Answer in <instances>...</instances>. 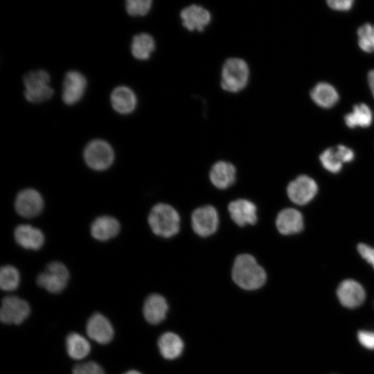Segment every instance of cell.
I'll return each mask as SVG.
<instances>
[{
	"label": "cell",
	"instance_id": "obj_1",
	"mask_svg": "<svg viewBox=\"0 0 374 374\" xmlns=\"http://www.w3.org/2000/svg\"><path fill=\"white\" fill-rule=\"evenodd\" d=\"M231 274L235 283L247 290L261 287L267 278L265 269L252 255L248 253H242L235 258Z\"/></svg>",
	"mask_w": 374,
	"mask_h": 374
},
{
	"label": "cell",
	"instance_id": "obj_2",
	"mask_svg": "<svg viewBox=\"0 0 374 374\" xmlns=\"http://www.w3.org/2000/svg\"><path fill=\"white\" fill-rule=\"evenodd\" d=\"M148 224L152 232L163 238H170L179 230L180 217L170 205L159 203L154 205L148 215Z\"/></svg>",
	"mask_w": 374,
	"mask_h": 374
},
{
	"label": "cell",
	"instance_id": "obj_3",
	"mask_svg": "<svg viewBox=\"0 0 374 374\" xmlns=\"http://www.w3.org/2000/svg\"><path fill=\"white\" fill-rule=\"evenodd\" d=\"M249 76V66L244 60L229 58L222 66L221 87L228 92H238L247 84Z\"/></svg>",
	"mask_w": 374,
	"mask_h": 374
},
{
	"label": "cell",
	"instance_id": "obj_4",
	"mask_svg": "<svg viewBox=\"0 0 374 374\" xmlns=\"http://www.w3.org/2000/svg\"><path fill=\"white\" fill-rule=\"evenodd\" d=\"M25 87L24 96L32 103H39L51 98L54 90L50 86L51 78L44 70L26 73L23 78Z\"/></svg>",
	"mask_w": 374,
	"mask_h": 374
},
{
	"label": "cell",
	"instance_id": "obj_5",
	"mask_svg": "<svg viewBox=\"0 0 374 374\" xmlns=\"http://www.w3.org/2000/svg\"><path fill=\"white\" fill-rule=\"evenodd\" d=\"M84 159L87 166L95 170H104L114 161L112 146L105 141L95 139L89 142L84 150Z\"/></svg>",
	"mask_w": 374,
	"mask_h": 374
},
{
	"label": "cell",
	"instance_id": "obj_6",
	"mask_svg": "<svg viewBox=\"0 0 374 374\" xmlns=\"http://www.w3.org/2000/svg\"><path fill=\"white\" fill-rule=\"evenodd\" d=\"M69 278L66 267L60 262H52L38 275L37 283L48 292L57 294L66 287Z\"/></svg>",
	"mask_w": 374,
	"mask_h": 374
},
{
	"label": "cell",
	"instance_id": "obj_7",
	"mask_svg": "<svg viewBox=\"0 0 374 374\" xmlns=\"http://www.w3.org/2000/svg\"><path fill=\"white\" fill-rule=\"evenodd\" d=\"M218 214L211 205L196 208L191 215V224L194 232L201 237L213 234L218 226Z\"/></svg>",
	"mask_w": 374,
	"mask_h": 374
},
{
	"label": "cell",
	"instance_id": "obj_8",
	"mask_svg": "<svg viewBox=\"0 0 374 374\" xmlns=\"http://www.w3.org/2000/svg\"><path fill=\"white\" fill-rule=\"evenodd\" d=\"M30 311V306L25 300L8 296L2 300L0 319L6 324H20L28 317Z\"/></svg>",
	"mask_w": 374,
	"mask_h": 374
},
{
	"label": "cell",
	"instance_id": "obj_9",
	"mask_svg": "<svg viewBox=\"0 0 374 374\" xmlns=\"http://www.w3.org/2000/svg\"><path fill=\"white\" fill-rule=\"evenodd\" d=\"M17 213L24 217L38 215L44 208V200L40 193L33 188L21 190L15 201Z\"/></svg>",
	"mask_w": 374,
	"mask_h": 374
},
{
	"label": "cell",
	"instance_id": "obj_10",
	"mask_svg": "<svg viewBox=\"0 0 374 374\" xmlns=\"http://www.w3.org/2000/svg\"><path fill=\"white\" fill-rule=\"evenodd\" d=\"M317 183L311 177L301 175L291 181L287 188L292 202L303 205L309 202L317 193Z\"/></svg>",
	"mask_w": 374,
	"mask_h": 374
},
{
	"label": "cell",
	"instance_id": "obj_11",
	"mask_svg": "<svg viewBox=\"0 0 374 374\" xmlns=\"http://www.w3.org/2000/svg\"><path fill=\"white\" fill-rule=\"evenodd\" d=\"M87 87L85 77L77 71L66 73L62 87V100L65 104L73 105L82 97Z\"/></svg>",
	"mask_w": 374,
	"mask_h": 374
},
{
	"label": "cell",
	"instance_id": "obj_12",
	"mask_svg": "<svg viewBox=\"0 0 374 374\" xmlns=\"http://www.w3.org/2000/svg\"><path fill=\"white\" fill-rule=\"evenodd\" d=\"M86 331L91 339L100 344L109 343L114 337V329L110 321L98 312L90 317Z\"/></svg>",
	"mask_w": 374,
	"mask_h": 374
},
{
	"label": "cell",
	"instance_id": "obj_13",
	"mask_svg": "<svg viewBox=\"0 0 374 374\" xmlns=\"http://www.w3.org/2000/svg\"><path fill=\"white\" fill-rule=\"evenodd\" d=\"M180 17L183 26L188 30L202 31L210 23L211 15L205 8L193 4L181 11Z\"/></svg>",
	"mask_w": 374,
	"mask_h": 374
},
{
	"label": "cell",
	"instance_id": "obj_14",
	"mask_svg": "<svg viewBox=\"0 0 374 374\" xmlns=\"http://www.w3.org/2000/svg\"><path fill=\"white\" fill-rule=\"evenodd\" d=\"M228 210L232 220L238 226L255 224L258 220L256 205L249 200L238 199L231 202Z\"/></svg>",
	"mask_w": 374,
	"mask_h": 374
},
{
	"label": "cell",
	"instance_id": "obj_15",
	"mask_svg": "<svg viewBox=\"0 0 374 374\" xmlns=\"http://www.w3.org/2000/svg\"><path fill=\"white\" fill-rule=\"evenodd\" d=\"M337 294L340 303L349 308L360 305L366 296L363 287L352 279L342 281L337 288Z\"/></svg>",
	"mask_w": 374,
	"mask_h": 374
},
{
	"label": "cell",
	"instance_id": "obj_16",
	"mask_svg": "<svg viewBox=\"0 0 374 374\" xmlns=\"http://www.w3.org/2000/svg\"><path fill=\"white\" fill-rule=\"evenodd\" d=\"M14 237L16 242L26 249L37 250L44 243V236L37 228L29 224H21L15 228Z\"/></svg>",
	"mask_w": 374,
	"mask_h": 374
},
{
	"label": "cell",
	"instance_id": "obj_17",
	"mask_svg": "<svg viewBox=\"0 0 374 374\" xmlns=\"http://www.w3.org/2000/svg\"><path fill=\"white\" fill-rule=\"evenodd\" d=\"M168 305L163 296L152 294L145 299L143 312L145 320L151 324L161 323L166 317Z\"/></svg>",
	"mask_w": 374,
	"mask_h": 374
},
{
	"label": "cell",
	"instance_id": "obj_18",
	"mask_svg": "<svg viewBox=\"0 0 374 374\" xmlns=\"http://www.w3.org/2000/svg\"><path fill=\"white\" fill-rule=\"evenodd\" d=\"M276 224L277 229L283 235L296 233L303 228V216L294 208H285L278 214Z\"/></svg>",
	"mask_w": 374,
	"mask_h": 374
},
{
	"label": "cell",
	"instance_id": "obj_19",
	"mask_svg": "<svg viewBox=\"0 0 374 374\" xmlns=\"http://www.w3.org/2000/svg\"><path fill=\"white\" fill-rule=\"evenodd\" d=\"M118 221L108 215L96 218L91 224L90 232L93 238L99 241H106L117 235L120 231Z\"/></svg>",
	"mask_w": 374,
	"mask_h": 374
},
{
	"label": "cell",
	"instance_id": "obj_20",
	"mask_svg": "<svg viewBox=\"0 0 374 374\" xmlns=\"http://www.w3.org/2000/svg\"><path fill=\"white\" fill-rule=\"evenodd\" d=\"M235 173V168L232 163L224 161H219L213 165L209 177L211 183L216 188L225 189L234 183Z\"/></svg>",
	"mask_w": 374,
	"mask_h": 374
},
{
	"label": "cell",
	"instance_id": "obj_21",
	"mask_svg": "<svg viewBox=\"0 0 374 374\" xmlns=\"http://www.w3.org/2000/svg\"><path fill=\"white\" fill-rule=\"evenodd\" d=\"M113 109L121 114L132 112L136 105V97L132 89L125 86L115 88L111 94Z\"/></svg>",
	"mask_w": 374,
	"mask_h": 374
},
{
	"label": "cell",
	"instance_id": "obj_22",
	"mask_svg": "<svg viewBox=\"0 0 374 374\" xmlns=\"http://www.w3.org/2000/svg\"><path fill=\"white\" fill-rule=\"evenodd\" d=\"M158 347L161 355L165 359H174L181 354L184 342L177 334L168 332L159 337Z\"/></svg>",
	"mask_w": 374,
	"mask_h": 374
},
{
	"label": "cell",
	"instance_id": "obj_23",
	"mask_svg": "<svg viewBox=\"0 0 374 374\" xmlns=\"http://www.w3.org/2000/svg\"><path fill=\"white\" fill-rule=\"evenodd\" d=\"M310 96L317 105L323 108L332 107L339 100L336 89L326 82L317 84L311 91Z\"/></svg>",
	"mask_w": 374,
	"mask_h": 374
},
{
	"label": "cell",
	"instance_id": "obj_24",
	"mask_svg": "<svg viewBox=\"0 0 374 374\" xmlns=\"http://www.w3.org/2000/svg\"><path fill=\"white\" fill-rule=\"evenodd\" d=\"M154 48L155 42L150 35L142 33L134 36L131 44V51L136 59L139 60L149 59Z\"/></svg>",
	"mask_w": 374,
	"mask_h": 374
},
{
	"label": "cell",
	"instance_id": "obj_25",
	"mask_svg": "<svg viewBox=\"0 0 374 374\" xmlns=\"http://www.w3.org/2000/svg\"><path fill=\"white\" fill-rule=\"evenodd\" d=\"M68 355L74 359H82L87 357L91 350L90 344L83 336L77 332H71L66 339Z\"/></svg>",
	"mask_w": 374,
	"mask_h": 374
},
{
	"label": "cell",
	"instance_id": "obj_26",
	"mask_svg": "<svg viewBox=\"0 0 374 374\" xmlns=\"http://www.w3.org/2000/svg\"><path fill=\"white\" fill-rule=\"evenodd\" d=\"M373 120L371 110L366 104L355 105L353 112L344 116V121L348 127L357 126L366 127L371 125Z\"/></svg>",
	"mask_w": 374,
	"mask_h": 374
},
{
	"label": "cell",
	"instance_id": "obj_27",
	"mask_svg": "<svg viewBox=\"0 0 374 374\" xmlns=\"http://www.w3.org/2000/svg\"><path fill=\"white\" fill-rule=\"evenodd\" d=\"M20 281L18 270L12 265H5L0 271V286L4 291H12L17 288Z\"/></svg>",
	"mask_w": 374,
	"mask_h": 374
},
{
	"label": "cell",
	"instance_id": "obj_28",
	"mask_svg": "<svg viewBox=\"0 0 374 374\" xmlns=\"http://www.w3.org/2000/svg\"><path fill=\"white\" fill-rule=\"evenodd\" d=\"M323 166L331 172H338L342 168L343 161L337 148H328L320 155Z\"/></svg>",
	"mask_w": 374,
	"mask_h": 374
},
{
	"label": "cell",
	"instance_id": "obj_29",
	"mask_svg": "<svg viewBox=\"0 0 374 374\" xmlns=\"http://www.w3.org/2000/svg\"><path fill=\"white\" fill-rule=\"evenodd\" d=\"M358 44L362 50L367 53L374 52V26L365 24L357 30Z\"/></svg>",
	"mask_w": 374,
	"mask_h": 374
},
{
	"label": "cell",
	"instance_id": "obj_30",
	"mask_svg": "<svg viewBox=\"0 0 374 374\" xmlns=\"http://www.w3.org/2000/svg\"><path fill=\"white\" fill-rule=\"evenodd\" d=\"M152 3L151 0H127L126 11L131 16H143L149 12Z\"/></svg>",
	"mask_w": 374,
	"mask_h": 374
},
{
	"label": "cell",
	"instance_id": "obj_31",
	"mask_svg": "<svg viewBox=\"0 0 374 374\" xmlns=\"http://www.w3.org/2000/svg\"><path fill=\"white\" fill-rule=\"evenodd\" d=\"M73 374H105L103 368L94 362L78 364L73 368Z\"/></svg>",
	"mask_w": 374,
	"mask_h": 374
},
{
	"label": "cell",
	"instance_id": "obj_32",
	"mask_svg": "<svg viewBox=\"0 0 374 374\" xmlns=\"http://www.w3.org/2000/svg\"><path fill=\"white\" fill-rule=\"evenodd\" d=\"M359 343L368 349H374V332L361 330L357 334Z\"/></svg>",
	"mask_w": 374,
	"mask_h": 374
},
{
	"label": "cell",
	"instance_id": "obj_33",
	"mask_svg": "<svg viewBox=\"0 0 374 374\" xmlns=\"http://www.w3.org/2000/svg\"><path fill=\"white\" fill-rule=\"evenodd\" d=\"M357 250L361 256L374 268V249L366 244H359Z\"/></svg>",
	"mask_w": 374,
	"mask_h": 374
},
{
	"label": "cell",
	"instance_id": "obj_34",
	"mask_svg": "<svg viewBox=\"0 0 374 374\" xmlns=\"http://www.w3.org/2000/svg\"><path fill=\"white\" fill-rule=\"evenodd\" d=\"M353 0H329L327 3L330 8L337 10H348L353 6Z\"/></svg>",
	"mask_w": 374,
	"mask_h": 374
},
{
	"label": "cell",
	"instance_id": "obj_35",
	"mask_svg": "<svg viewBox=\"0 0 374 374\" xmlns=\"http://www.w3.org/2000/svg\"><path fill=\"white\" fill-rule=\"evenodd\" d=\"M336 148L343 163L350 162L354 159V152L351 149L342 145H339Z\"/></svg>",
	"mask_w": 374,
	"mask_h": 374
},
{
	"label": "cell",
	"instance_id": "obj_36",
	"mask_svg": "<svg viewBox=\"0 0 374 374\" xmlns=\"http://www.w3.org/2000/svg\"><path fill=\"white\" fill-rule=\"evenodd\" d=\"M368 82L372 92V94L374 97V70L369 71L368 74Z\"/></svg>",
	"mask_w": 374,
	"mask_h": 374
},
{
	"label": "cell",
	"instance_id": "obj_37",
	"mask_svg": "<svg viewBox=\"0 0 374 374\" xmlns=\"http://www.w3.org/2000/svg\"><path fill=\"white\" fill-rule=\"evenodd\" d=\"M123 374H142V373H141L140 372H139L137 371H135V370H131V371H128L125 372Z\"/></svg>",
	"mask_w": 374,
	"mask_h": 374
}]
</instances>
